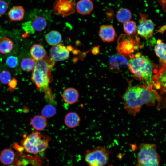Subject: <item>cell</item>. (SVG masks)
<instances>
[{
  "label": "cell",
  "mask_w": 166,
  "mask_h": 166,
  "mask_svg": "<svg viewBox=\"0 0 166 166\" xmlns=\"http://www.w3.org/2000/svg\"><path fill=\"white\" fill-rule=\"evenodd\" d=\"M125 109L135 115L144 104L153 103L158 99L153 90L140 85H129L123 96Z\"/></svg>",
  "instance_id": "cell-1"
},
{
  "label": "cell",
  "mask_w": 166,
  "mask_h": 166,
  "mask_svg": "<svg viewBox=\"0 0 166 166\" xmlns=\"http://www.w3.org/2000/svg\"><path fill=\"white\" fill-rule=\"evenodd\" d=\"M55 61L48 56L44 59L36 61L31 77L37 89L43 91L46 97L52 101L53 97L49 85L52 80L51 69L54 66Z\"/></svg>",
  "instance_id": "cell-2"
},
{
  "label": "cell",
  "mask_w": 166,
  "mask_h": 166,
  "mask_svg": "<svg viewBox=\"0 0 166 166\" xmlns=\"http://www.w3.org/2000/svg\"><path fill=\"white\" fill-rule=\"evenodd\" d=\"M128 65L131 73L135 77L144 81L148 86H150L155 66L148 58L137 54L129 60Z\"/></svg>",
  "instance_id": "cell-3"
},
{
  "label": "cell",
  "mask_w": 166,
  "mask_h": 166,
  "mask_svg": "<svg viewBox=\"0 0 166 166\" xmlns=\"http://www.w3.org/2000/svg\"><path fill=\"white\" fill-rule=\"evenodd\" d=\"M50 139L49 136H43L39 131L34 130L29 135H24L21 145L26 152L35 155L47 149Z\"/></svg>",
  "instance_id": "cell-4"
},
{
  "label": "cell",
  "mask_w": 166,
  "mask_h": 166,
  "mask_svg": "<svg viewBox=\"0 0 166 166\" xmlns=\"http://www.w3.org/2000/svg\"><path fill=\"white\" fill-rule=\"evenodd\" d=\"M154 144H140L136 166H159L160 157Z\"/></svg>",
  "instance_id": "cell-5"
},
{
  "label": "cell",
  "mask_w": 166,
  "mask_h": 166,
  "mask_svg": "<svg viewBox=\"0 0 166 166\" xmlns=\"http://www.w3.org/2000/svg\"><path fill=\"white\" fill-rule=\"evenodd\" d=\"M109 154L105 148L97 146L86 151L85 160L89 166H105L108 162Z\"/></svg>",
  "instance_id": "cell-6"
},
{
  "label": "cell",
  "mask_w": 166,
  "mask_h": 166,
  "mask_svg": "<svg viewBox=\"0 0 166 166\" xmlns=\"http://www.w3.org/2000/svg\"><path fill=\"white\" fill-rule=\"evenodd\" d=\"M76 4L75 0H56L53 6L54 14L66 17L75 12Z\"/></svg>",
  "instance_id": "cell-7"
},
{
  "label": "cell",
  "mask_w": 166,
  "mask_h": 166,
  "mask_svg": "<svg viewBox=\"0 0 166 166\" xmlns=\"http://www.w3.org/2000/svg\"><path fill=\"white\" fill-rule=\"evenodd\" d=\"M141 20L137 27L138 34L144 38L151 37L153 35L154 30V24L152 21L150 19H147V15L139 13Z\"/></svg>",
  "instance_id": "cell-8"
},
{
  "label": "cell",
  "mask_w": 166,
  "mask_h": 166,
  "mask_svg": "<svg viewBox=\"0 0 166 166\" xmlns=\"http://www.w3.org/2000/svg\"><path fill=\"white\" fill-rule=\"evenodd\" d=\"M69 46L66 47L62 43L52 46L50 50V56L54 61H61L69 57Z\"/></svg>",
  "instance_id": "cell-9"
},
{
  "label": "cell",
  "mask_w": 166,
  "mask_h": 166,
  "mask_svg": "<svg viewBox=\"0 0 166 166\" xmlns=\"http://www.w3.org/2000/svg\"><path fill=\"white\" fill-rule=\"evenodd\" d=\"M99 34L103 41L111 42L114 40L116 33L114 28L112 26L103 25L100 28Z\"/></svg>",
  "instance_id": "cell-10"
},
{
  "label": "cell",
  "mask_w": 166,
  "mask_h": 166,
  "mask_svg": "<svg viewBox=\"0 0 166 166\" xmlns=\"http://www.w3.org/2000/svg\"><path fill=\"white\" fill-rule=\"evenodd\" d=\"M93 8V3L91 0H79L76 4L77 12L82 15L90 14Z\"/></svg>",
  "instance_id": "cell-11"
},
{
  "label": "cell",
  "mask_w": 166,
  "mask_h": 166,
  "mask_svg": "<svg viewBox=\"0 0 166 166\" xmlns=\"http://www.w3.org/2000/svg\"><path fill=\"white\" fill-rule=\"evenodd\" d=\"M79 94L77 90L73 87L66 89L63 92L62 98L64 101L68 104H73L78 100Z\"/></svg>",
  "instance_id": "cell-12"
},
{
  "label": "cell",
  "mask_w": 166,
  "mask_h": 166,
  "mask_svg": "<svg viewBox=\"0 0 166 166\" xmlns=\"http://www.w3.org/2000/svg\"><path fill=\"white\" fill-rule=\"evenodd\" d=\"M29 22L33 33L35 31H42L45 29L47 25L46 19L41 15L37 16L32 21Z\"/></svg>",
  "instance_id": "cell-13"
},
{
  "label": "cell",
  "mask_w": 166,
  "mask_h": 166,
  "mask_svg": "<svg viewBox=\"0 0 166 166\" xmlns=\"http://www.w3.org/2000/svg\"><path fill=\"white\" fill-rule=\"evenodd\" d=\"M30 53L32 58L36 61L44 59L48 56L43 46L38 44H34L31 46Z\"/></svg>",
  "instance_id": "cell-14"
},
{
  "label": "cell",
  "mask_w": 166,
  "mask_h": 166,
  "mask_svg": "<svg viewBox=\"0 0 166 166\" xmlns=\"http://www.w3.org/2000/svg\"><path fill=\"white\" fill-rule=\"evenodd\" d=\"M81 119L79 116L75 112H70L68 113L64 119L66 126L70 128L77 127L80 124Z\"/></svg>",
  "instance_id": "cell-15"
},
{
  "label": "cell",
  "mask_w": 166,
  "mask_h": 166,
  "mask_svg": "<svg viewBox=\"0 0 166 166\" xmlns=\"http://www.w3.org/2000/svg\"><path fill=\"white\" fill-rule=\"evenodd\" d=\"M30 124L35 130L41 131L47 127V121L46 118L42 115H36L31 119Z\"/></svg>",
  "instance_id": "cell-16"
},
{
  "label": "cell",
  "mask_w": 166,
  "mask_h": 166,
  "mask_svg": "<svg viewBox=\"0 0 166 166\" xmlns=\"http://www.w3.org/2000/svg\"><path fill=\"white\" fill-rule=\"evenodd\" d=\"M25 10L21 6H15L12 7L8 12V16L11 21H20L24 16Z\"/></svg>",
  "instance_id": "cell-17"
},
{
  "label": "cell",
  "mask_w": 166,
  "mask_h": 166,
  "mask_svg": "<svg viewBox=\"0 0 166 166\" xmlns=\"http://www.w3.org/2000/svg\"><path fill=\"white\" fill-rule=\"evenodd\" d=\"M47 44L52 46L61 43L62 36L61 33L57 30H52L47 33L45 37Z\"/></svg>",
  "instance_id": "cell-18"
},
{
  "label": "cell",
  "mask_w": 166,
  "mask_h": 166,
  "mask_svg": "<svg viewBox=\"0 0 166 166\" xmlns=\"http://www.w3.org/2000/svg\"><path fill=\"white\" fill-rule=\"evenodd\" d=\"M154 51L162 65L166 64V43L158 40L154 48Z\"/></svg>",
  "instance_id": "cell-19"
},
{
  "label": "cell",
  "mask_w": 166,
  "mask_h": 166,
  "mask_svg": "<svg viewBox=\"0 0 166 166\" xmlns=\"http://www.w3.org/2000/svg\"><path fill=\"white\" fill-rule=\"evenodd\" d=\"M14 159V153L10 149H4L0 154V161L5 165H9L12 164Z\"/></svg>",
  "instance_id": "cell-20"
},
{
  "label": "cell",
  "mask_w": 166,
  "mask_h": 166,
  "mask_svg": "<svg viewBox=\"0 0 166 166\" xmlns=\"http://www.w3.org/2000/svg\"><path fill=\"white\" fill-rule=\"evenodd\" d=\"M116 17L118 22L124 24L130 20L132 17V13L129 9L122 8L117 12Z\"/></svg>",
  "instance_id": "cell-21"
},
{
  "label": "cell",
  "mask_w": 166,
  "mask_h": 166,
  "mask_svg": "<svg viewBox=\"0 0 166 166\" xmlns=\"http://www.w3.org/2000/svg\"><path fill=\"white\" fill-rule=\"evenodd\" d=\"M13 48V43L8 38L3 37L0 38V53L6 54L10 53Z\"/></svg>",
  "instance_id": "cell-22"
},
{
  "label": "cell",
  "mask_w": 166,
  "mask_h": 166,
  "mask_svg": "<svg viewBox=\"0 0 166 166\" xmlns=\"http://www.w3.org/2000/svg\"><path fill=\"white\" fill-rule=\"evenodd\" d=\"M36 62V61L33 58H23L21 62V67L25 71H33L35 68Z\"/></svg>",
  "instance_id": "cell-23"
},
{
  "label": "cell",
  "mask_w": 166,
  "mask_h": 166,
  "mask_svg": "<svg viewBox=\"0 0 166 166\" xmlns=\"http://www.w3.org/2000/svg\"><path fill=\"white\" fill-rule=\"evenodd\" d=\"M55 107L53 105L47 104L45 105L42 109V115L45 118H49L53 117L56 113Z\"/></svg>",
  "instance_id": "cell-24"
},
{
  "label": "cell",
  "mask_w": 166,
  "mask_h": 166,
  "mask_svg": "<svg viewBox=\"0 0 166 166\" xmlns=\"http://www.w3.org/2000/svg\"><path fill=\"white\" fill-rule=\"evenodd\" d=\"M123 28L124 32L129 35L135 33L137 29L136 23L132 20H130L124 23Z\"/></svg>",
  "instance_id": "cell-25"
},
{
  "label": "cell",
  "mask_w": 166,
  "mask_h": 166,
  "mask_svg": "<svg viewBox=\"0 0 166 166\" xmlns=\"http://www.w3.org/2000/svg\"><path fill=\"white\" fill-rule=\"evenodd\" d=\"M11 77L10 73L6 70H3L0 73V81L3 84H8L10 81Z\"/></svg>",
  "instance_id": "cell-26"
},
{
  "label": "cell",
  "mask_w": 166,
  "mask_h": 166,
  "mask_svg": "<svg viewBox=\"0 0 166 166\" xmlns=\"http://www.w3.org/2000/svg\"><path fill=\"white\" fill-rule=\"evenodd\" d=\"M7 65L11 68H14L18 65V60L17 58L13 56L8 57L6 60Z\"/></svg>",
  "instance_id": "cell-27"
},
{
  "label": "cell",
  "mask_w": 166,
  "mask_h": 166,
  "mask_svg": "<svg viewBox=\"0 0 166 166\" xmlns=\"http://www.w3.org/2000/svg\"><path fill=\"white\" fill-rule=\"evenodd\" d=\"M8 8V4L4 1L0 0V16L4 14Z\"/></svg>",
  "instance_id": "cell-28"
},
{
  "label": "cell",
  "mask_w": 166,
  "mask_h": 166,
  "mask_svg": "<svg viewBox=\"0 0 166 166\" xmlns=\"http://www.w3.org/2000/svg\"><path fill=\"white\" fill-rule=\"evenodd\" d=\"M8 84L9 90L12 92L15 90L17 85V81L15 78L11 80Z\"/></svg>",
  "instance_id": "cell-29"
},
{
  "label": "cell",
  "mask_w": 166,
  "mask_h": 166,
  "mask_svg": "<svg viewBox=\"0 0 166 166\" xmlns=\"http://www.w3.org/2000/svg\"><path fill=\"white\" fill-rule=\"evenodd\" d=\"M13 147L15 150L19 152H22L24 150V147L22 146H20L17 143L14 144Z\"/></svg>",
  "instance_id": "cell-30"
},
{
  "label": "cell",
  "mask_w": 166,
  "mask_h": 166,
  "mask_svg": "<svg viewBox=\"0 0 166 166\" xmlns=\"http://www.w3.org/2000/svg\"><path fill=\"white\" fill-rule=\"evenodd\" d=\"M14 166L12 165H8V166Z\"/></svg>",
  "instance_id": "cell-31"
},
{
  "label": "cell",
  "mask_w": 166,
  "mask_h": 166,
  "mask_svg": "<svg viewBox=\"0 0 166 166\" xmlns=\"http://www.w3.org/2000/svg\"><path fill=\"white\" fill-rule=\"evenodd\" d=\"M109 166H112V165H109Z\"/></svg>",
  "instance_id": "cell-32"
}]
</instances>
